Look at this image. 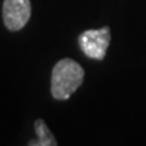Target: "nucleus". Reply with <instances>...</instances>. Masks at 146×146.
Listing matches in <instances>:
<instances>
[{
  "label": "nucleus",
  "instance_id": "20e7f679",
  "mask_svg": "<svg viewBox=\"0 0 146 146\" xmlns=\"http://www.w3.org/2000/svg\"><path fill=\"white\" fill-rule=\"evenodd\" d=\"M35 130H36L37 137L35 140H30L29 146H55L57 145V139L52 136V133L49 131L48 125L45 124L43 119H36Z\"/></svg>",
  "mask_w": 146,
  "mask_h": 146
},
{
  "label": "nucleus",
  "instance_id": "7ed1b4c3",
  "mask_svg": "<svg viewBox=\"0 0 146 146\" xmlns=\"http://www.w3.org/2000/svg\"><path fill=\"white\" fill-rule=\"evenodd\" d=\"M3 23L9 31H19L30 21V0H3Z\"/></svg>",
  "mask_w": 146,
  "mask_h": 146
},
{
  "label": "nucleus",
  "instance_id": "f257e3e1",
  "mask_svg": "<svg viewBox=\"0 0 146 146\" xmlns=\"http://www.w3.org/2000/svg\"><path fill=\"white\" fill-rule=\"evenodd\" d=\"M84 69L72 58H63L54 66L51 76V94L55 100H67L84 82Z\"/></svg>",
  "mask_w": 146,
  "mask_h": 146
},
{
  "label": "nucleus",
  "instance_id": "f03ea898",
  "mask_svg": "<svg viewBox=\"0 0 146 146\" xmlns=\"http://www.w3.org/2000/svg\"><path fill=\"white\" fill-rule=\"evenodd\" d=\"M110 43V29L103 27L98 30H87L79 36V46L90 58L103 60Z\"/></svg>",
  "mask_w": 146,
  "mask_h": 146
}]
</instances>
